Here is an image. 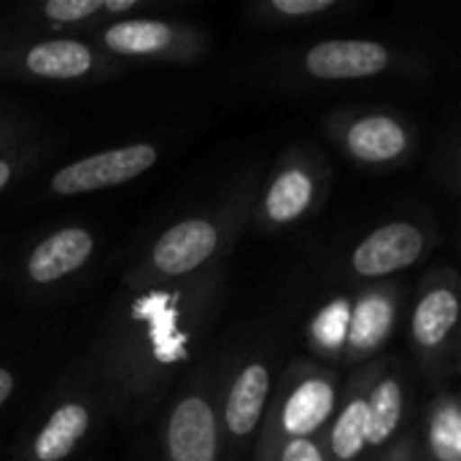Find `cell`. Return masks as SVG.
I'll return each mask as SVG.
<instances>
[{"instance_id": "obj_15", "label": "cell", "mask_w": 461, "mask_h": 461, "mask_svg": "<svg viewBox=\"0 0 461 461\" xmlns=\"http://www.w3.org/2000/svg\"><path fill=\"white\" fill-rule=\"evenodd\" d=\"M402 308V292L394 284H373L348 303V324L343 343V365L362 367L373 362L392 340Z\"/></svg>"}, {"instance_id": "obj_7", "label": "cell", "mask_w": 461, "mask_h": 461, "mask_svg": "<svg viewBox=\"0 0 461 461\" xmlns=\"http://www.w3.org/2000/svg\"><path fill=\"white\" fill-rule=\"evenodd\" d=\"M276 381H278V359L270 346L254 348L221 365L219 413H221L227 456H240V451L257 440Z\"/></svg>"}, {"instance_id": "obj_4", "label": "cell", "mask_w": 461, "mask_h": 461, "mask_svg": "<svg viewBox=\"0 0 461 461\" xmlns=\"http://www.w3.org/2000/svg\"><path fill=\"white\" fill-rule=\"evenodd\" d=\"M219 362H200L173 394L159 429L162 461H224L219 413Z\"/></svg>"}, {"instance_id": "obj_24", "label": "cell", "mask_w": 461, "mask_h": 461, "mask_svg": "<svg viewBox=\"0 0 461 461\" xmlns=\"http://www.w3.org/2000/svg\"><path fill=\"white\" fill-rule=\"evenodd\" d=\"M373 461H427L424 459V451H421V443L413 438V435H405L400 440H394L392 446H386L378 456Z\"/></svg>"}, {"instance_id": "obj_10", "label": "cell", "mask_w": 461, "mask_h": 461, "mask_svg": "<svg viewBox=\"0 0 461 461\" xmlns=\"http://www.w3.org/2000/svg\"><path fill=\"white\" fill-rule=\"evenodd\" d=\"M324 130L351 162L367 170L405 167L419 146L413 124L386 108L346 105L324 116Z\"/></svg>"}, {"instance_id": "obj_8", "label": "cell", "mask_w": 461, "mask_h": 461, "mask_svg": "<svg viewBox=\"0 0 461 461\" xmlns=\"http://www.w3.org/2000/svg\"><path fill=\"white\" fill-rule=\"evenodd\" d=\"M459 276L454 267H435L424 276L411 311V346L429 381L454 375L459 362Z\"/></svg>"}, {"instance_id": "obj_12", "label": "cell", "mask_w": 461, "mask_h": 461, "mask_svg": "<svg viewBox=\"0 0 461 461\" xmlns=\"http://www.w3.org/2000/svg\"><path fill=\"white\" fill-rule=\"evenodd\" d=\"M408 65V57L378 38H327L303 49L292 70L316 84L367 81L386 73H397Z\"/></svg>"}, {"instance_id": "obj_21", "label": "cell", "mask_w": 461, "mask_h": 461, "mask_svg": "<svg viewBox=\"0 0 461 461\" xmlns=\"http://www.w3.org/2000/svg\"><path fill=\"white\" fill-rule=\"evenodd\" d=\"M30 16H35L38 24L51 30H89L95 24H103L105 19V0H46L35 8H30Z\"/></svg>"}, {"instance_id": "obj_14", "label": "cell", "mask_w": 461, "mask_h": 461, "mask_svg": "<svg viewBox=\"0 0 461 461\" xmlns=\"http://www.w3.org/2000/svg\"><path fill=\"white\" fill-rule=\"evenodd\" d=\"M159 162V149L154 143H124L103 149L70 165H62L49 178V192L57 197H78L89 192H103L140 178Z\"/></svg>"}, {"instance_id": "obj_11", "label": "cell", "mask_w": 461, "mask_h": 461, "mask_svg": "<svg viewBox=\"0 0 461 461\" xmlns=\"http://www.w3.org/2000/svg\"><path fill=\"white\" fill-rule=\"evenodd\" d=\"M100 394L86 386H62L43 413L27 427L14 461H68L92 435Z\"/></svg>"}, {"instance_id": "obj_5", "label": "cell", "mask_w": 461, "mask_h": 461, "mask_svg": "<svg viewBox=\"0 0 461 461\" xmlns=\"http://www.w3.org/2000/svg\"><path fill=\"white\" fill-rule=\"evenodd\" d=\"M119 59L81 35H41L0 41V78L35 84H84L119 73Z\"/></svg>"}, {"instance_id": "obj_2", "label": "cell", "mask_w": 461, "mask_h": 461, "mask_svg": "<svg viewBox=\"0 0 461 461\" xmlns=\"http://www.w3.org/2000/svg\"><path fill=\"white\" fill-rule=\"evenodd\" d=\"M254 181H243L211 211L192 213L162 230L146 257L127 273V281H184L194 278L232 251L254 205Z\"/></svg>"}, {"instance_id": "obj_18", "label": "cell", "mask_w": 461, "mask_h": 461, "mask_svg": "<svg viewBox=\"0 0 461 461\" xmlns=\"http://www.w3.org/2000/svg\"><path fill=\"white\" fill-rule=\"evenodd\" d=\"M370 362L362 365L354 378L340 389L335 416L324 429L321 440L330 461H359L367 454V389H370Z\"/></svg>"}, {"instance_id": "obj_17", "label": "cell", "mask_w": 461, "mask_h": 461, "mask_svg": "<svg viewBox=\"0 0 461 461\" xmlns=\"http://www.w3.org/2000/svg\"><path fill=\"white\" fill-rule=\"evenodd\" d=\"M367 389V451H384L397 440L408 411V384L400 365L386 357L370 362Z\"/></svg>"}, {"instance_id": "obj_19", "label": "cell", "mask_w": 461, "mask_h": 461, "mask_svg": "<svg viewBox=\"0 0 461 461\" xmlns=\"http://www.w3.org/2000/svg\"><path fill=\"white\" fill-rule=\"evenodd\" d=\"M427 461H461V405L454 392H440L427 408Z\"/></svg>"}, {"instance_id": "obj_3", "label": "cell", "mask_w": 461, "mask_h": 461, "mask_svg": "<svg viewBox=\"0 0 461 461\" xmlns=\"http://www.w3.org/2000/svg\"><path fill=\"white\" fill-rule=\"evenodd\" d=\"M340 397V381L332 367L297 359L276 381L262 429L254 440V459L267 461L276 448L294 438H321Z\"/></svg>"}, {"instance_id": "obj_16", "label": "cell", "mask_w": 461, "mask_h": 461, "mask_svg": "<svg viewBox=\"0 0 461 461\" xmlns=\"http://www.w3.org/2000/svg\"><path fill=\"white\" fill-rule=\"evenodd\" d=\"M95 249H97L95 232L81 224L51 230L24 257V265H22L24 284L32 289H46L76 276L81 267L89 265V259L95 257Z\"/></svg>"}, {"instance_id": "obj_1", "label": "cell", "mask_w": 461, "mask_h": 461, "mask_svg": "<svg viewBox=\"0 0 461 461\" xmlns=\"http://www.w3.org/2000/svg\"><path fill=\"white\" fill-rule=\"evenodd\" d=\"M221 297V270L184 281H127L100 335L105 397L130 413L151 408L203 346Z\"/></svg>"}, {"instance_id": "obj_22", "label": "cell", "mask_w": 461, "mask_h": 461, "mask_svg": "<svg viewBox=\"0 0 461 461\" xmlns=\"http://www.w3.org/2000/svg\"><path fill=\"white\" fill-rule=\"evenodd\" d=\"M346 324H348V303L346 300H335L330 303L324 311H319V316L313 319V324L308 327V340L311 346L327 357V359H338L343 357V343H346Z\"/></svg>"}, {"instance_id": "obj_26", "label": "cell", "mask_w": 461, "mask_h": 461, "mask_svg": "<svg viewBox=\"0 0 461 461\" xmlns=\"http://www.w3.org/2000/svg\"><path fill=\"white\" fill-rule=\"evenodd\" d=\"M16 138H19V127L5 111H0V149L16 146Z\"/></svg>"}, {"instance_id": "obj_27", "label": "cell", "mask_w": 461, "mask_h": 461, "mask_svg": "<svg viewBox=\"0 0 461 461\" xmlns=\"http://www.w3.org/2000/svg\"><path fill=\"white\" fill-rule=\"evenodd\" d=\"M14 392H16V375L0 365V408L14 397Z\"/></svg>"}, {"instance_id": "obj_6", "label": "cell", "mask_w": 461, "mask_h": 461, "mask_svg": "<svg viewBox=\"0 0 461 461\" xmlns=\"http://www.w3.org/2000/svg\"><path fill=\"white\" fill-rule=\"evenodd\" d=\"M332 186V170L316 149H286L251 205L259 232H281L313 216Z\"/></svg>"}, {"instance_id": "obj_20", "label": "cell", "mask_w": 461, "mask_h": 461, "mask_svg": "<svg viewBox=\"0 0 461 461\" xmlns=\"http://www.w3.org/2000/svg\"><path fill=\"white\" fill-rule=\"evenodd\" d=\"M346 0H259L249 8V16L257 24L281 27V24H303L319 22L338 14Z\"/></svg>"}, {"instance_id": "obj_9", "label": "cell", "mask_w": 461, "mask_h": 461, "mask_svg": "<svg viewBox=\"0 0 461 461\" xmlns=\"http://www.w3.org/2000/svg\"><path fill=\"white\" fill-rule=\"evenodd\" d=\"M81 38L119 62L138 59V62L189 65L208 54L205 32L184 19L127 16V19L95 24L84 30Z\"/></svg>"}, {"instance_id": "obj_13", "label": "cell", "mask_w": 461, "mask_h": 461, "mask_svg": "<svg viewBox=\"0 0 461 461\" xmlns=\"http://www.w3.org/2000/svg\"><path fill=\"white\" fill-rule=\"evenodd\" d=\"M438 246V235L424 221L394 219L370 230L348 254L346 270L351 278L375 284L419 265Z\"/></svg>"}, {"instance_id": "obj_25", "label": "cell", "mask_w": 461, "mask_h": 461, "mask_svg": "<svg viewBox=\"0 0 461 461\" xmlns=\"http://www.w3.org/2000/svg\"><path fill=\"white\" fill-rule=\"evenodd\" d=\"M30 159V151L24 149H16V146H8V149H0V192L14 184V178L24 170Z\"/></svg>"}, {"instance_id": "obj_23", "label": "cell", "mask_w": 461, "mask_h": 461, "mask_svg": "<svg viewBox=\"0 0 461 461\" xmlns=\"http://www.w3.org/2000/svg\"><path fill=\"white\" fill-rule=\"evenodd\" d=\"M267 461H330L321 438H294L276 448Z\"/></svg>"}, {"instance_id": "obj_28", "label": "cell", "mask_w": 461, "mask_h": 461, "mask_svg": "<svg viewBox=\"0 0 461 461\" xmlns=\"http://www.w3.org/2000/svg\"><path fill=\"white\" fill-rule=\"evenodd\" d=\"M224 461H243V459H240V456H227Z\"/></svg>"}]
</instances>
